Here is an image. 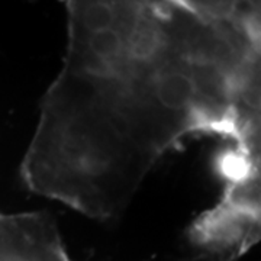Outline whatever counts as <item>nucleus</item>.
Returning <instances> with one entry per match:
<instances>
[{"instance_id": "f257e3e1", "label": "nucleus", "mask_w": 261, "mask_h": 261, "mask_svg": "<svg viewBox=\"0 0 261 261\" xmlns=\"http://www.w3.org/2000/svg\"><path fill=\"white\" fill-rule=\"evenodd\" d=\"M65 10L63 67L22 163L32 193L108 221L187 137L260 160V3L71 0Z\"/></svg>"}, {"instance_id": "f03ea898", "label": "nucleus", "mask_w": 261, "mask_h": 261, "mask_svg": "<svg viewBox=\"0 0 261 261\" xmlns=\"http://www.w3.org/2000/svg\"><path fill=\"white\" fill-rule=\"evenodd\" d=\"M0 261H73L47 212L0 214Z\"/></svg>"}]
</instances>
